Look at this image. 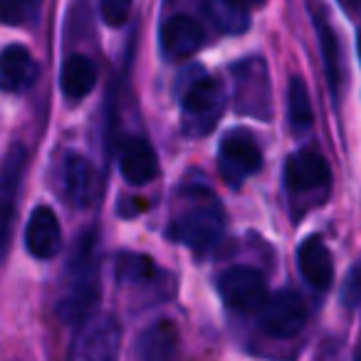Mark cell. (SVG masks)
Returning a JSON list of instances; mask_svg holds the SVG:
<instances>
[{"label":"cell","mask_w":361,"mask_h":361,"mask_svg":"<svg viewBox=\"0 0 361 361\" xmlns=\"http://www.w3.org/2000/svg\"><path fill=\"white\" fill-rule=\"evenodd\" d=\"M97 85V65L87 55H70L62 65L60 87L65 97L70 99H82Z\"/></svg>","instance_id":"cell-18"},{"label":"cell","mask_w":361,"mask_h":361,"mask_svg":"<svg viewBox=\"0 0 361 361\" xmlns=\"http://www.w3.org/2000/svg\"><path fill=\"white\" fill-rule=\"evenodd\" d=\"M203 27L191 16H173L161 27V50L169 60H186L203 47Z\"/></svg>","instance_id":"cell-12"},{"label":"cell","mask_w":361,"mask_h":361,"mask_svg":"<svg viewBox=\"0 0 361 361\" xmlns=\"http://www.w3.org/2000/svg\"><path fill=\"white\" fill-rule=\"evenodd\" d=\"M257 324L265 334L280 336V339H290L302 331L307 322V305L295 290H280L262 305L257 312Z\"/></svg>","instance_id":"cell-6"},{"label":"cell","mask_w":361,"mask_h":361,"mask_svg":"<svg viewBox=\"0 0 361 361\" xmlns=\"http://www.w3.org/2000/svg\"><path fill=\"white\" fill-rule=\"evenodd\" d=\"M121 176L129 180L131 186H144L159 176V159H156L154 146L141 136H131L121 146L119 159Z\"/></svg>","instance_id":"cell-15"},{"label":"cell","mask_w":361,"mask_h":361,"mask_svg":"<svg viewBox=\"0 0 361 361\" xmlns=\"http://www.w3.org/2000/svg\"><path fill=\"white\" fill-rule=\"evenodd\" d=\"M297 262L314 290H326L334 282V262H331V252L324 245L319 235H310L297 250Z\"/></svg>","instance_id":"cell-16"},{"label":"cell","mask_w":361,"mask_h":361,"mask_svg":"<svg viewBox=\"0 0 361 361\" xmlns=\"http://www.w3.org/2000/svg\"><path fill=\"white\" fill-rule=\"evenodd\" d=\"M287 116H290V126L295 131H307L312 126V102L310 92L302 77H292L290 90H287Z\"/></svg>","instance_id":"cell-20"},{"label":"cell","mask_w":361,"mask_h":361,"mask_svg":"<svg viewBox=\"0 0 361 361\" xmlns=\"http://www.w3.org/2000/svg\"><path fill=\"white\" fill-rule=\"evenodd\" d=\"M223 228H226V218H223L221 203L211 193H196L186 211H180V216L171 223L169 235L198 255H206L218 245Z\"/></svg>","instance_id":"cell-1"},{"label":"cell","mask_w":361,"mask_h":361,"mask_svg":"<svg viewBox=\"0 0 361 361\" xmlns=\"http://www.w3.org/2000/svg\"><path fill=\"white\" fill-rule=\"evenodd\" d=\"M226 109V92L216 77L193 80L180 99V124L188 136H206Z\"/></svg>","instance_id":"cell-3"},{"label":"cell","mask_w":361,"mask_h":361,"mask_svg":"<svg viewBox=\"0 0 361 361\" xmlns=\"http://www.w3.org/2000/svg\"><path fill=\"white\" fill-rule=\"evenodd\" d=\"M23 166H25V149L20 144H13L0 166V260L11 250Z\"/></svg>","instance_id":"cell-8"},{"label":"cell","mask_w":361,"mask_h":361,"mask_svg":"<svg viewBox=\"0 0 361 361\" xmlns=\"http://www.w3.org/2000/svg\"><path fill=\"white\" fill-rule=\"evenodd\" d=\"M60 191L75 208H90L102 193L99 171L87 156L70 151L60 161Z\"/></svg>","instance_id":"cell-9"},{"label":"cell","mask_w":361,"mask_h":361,"mask_svg":"<svg viewBox=\"0 0 361 361\" xmlns=\"http://www.w3.org/2000/svg\"><path fill=\"white\" fill-rule=\"evenodd\" d=\"M136 354L141 361H173L178 354V329L173 322L159 319L146 326L136 341Z\"/></svg>","instance_id":"cell-17"},{"label":"cell","mask_w":361,"mask_h":361,"mask_svg":"<svg viewBox=\"0 0 361 361\" xmlns=\"http://www.w3.org/2000/svg\"><path fill=\"white\" fill-rule=\"evenodd\" d=\"M102 11V18H104L109 25L119 27L126 23V18H129V11H131V3H126V0H104L99 6Z\"/></svg>","instance_id":"cell-25"},{"label":"cell","mask_w":361,"mask_h":361,"mask_svg":"<svg viewBox=\"0 0 361 361\" xmlns=\"http://www.w3.org/2000/svg\"><path fill=\"white\" fill-rule=\"evenodd\" d=\"M203 13L208 16V20L218 27L221 32L228 35H238V32H245L250 25V13L240 3H231V0H213L203 6Z\"/></svg>","instance_id":"cell-19"},{"label":"cell","mask_w":361,"mask_h":361,"mask_svg":"<svg viewBox=\"0 0 361 361\" xmlns=\"http://www.w3.org/2000/svg\"><path fill=\"white\" fill-rule=\"evenodd\" d=\"M356 47H359V57H361V30H359V40H356Z\"/></svg>","instance_id":"cell-26"},{"label":"cell","mask_w":361,"mask_h":361,"mask_svg":"<svg viewBox=\"0 0 361 361\" xmlns=\"http://www.w3.org/2000/svg\"><path fill=\"white\" fill-rule=\"evenodd\" d=\"M37 16H40V3L35 0H0V23L3 25H32Z\"/></svg>","instance_id":"cell-23"},{"label":"cell","mask_w":361,"mask_h":361,"mask_svg":"<svg viewBox=\"0 0 361 361\" xmlns=\"http://www.w3.org/2000/svg\"><path fill=\"white\" fill-rule=\"evenodd\" d=\"M238 75V109L270 119V82L262 60H245L235 67Z\"/></svg>","instance_id":"cell-11"},{"label":"cell","mask_w":361,"mask_h":361,"mask_svg":"<svg viewBox=\"0 0 361 361\" xmlns=\"http://www.w3.org/2000/svg\"><path fill=\"white\" fill-rule=\"evenodd\" d=\"M341 302H344V307H349V310L359 307V302H361V260L346 272L344 282H341Z\"/></svg>","instance_id":"cell-24"},{"label":"cell","mask_w":361,"mask_h":361,"mask_svg":"<svg viewBox=\"0 0 361 361\" xmlns=\"http://www.w3.org/2000/svg\"><path fill=\"white\" fill-rule=\"evenodd\" d=\"M317 30H319V50H322V60H324V72H326V82H329V90L336 94V85H339V40H336L334 30L326 25L324 18H317Z\"/></svg>","instance_id":"cell-21"},{"label":"cell","mask_w":361,"mask_h":361,"mask_svg":"<svg viewBox=\"0 0 361 361\" xmlns=\"http://www.w3.org/2000/svg\"><path fill=\"white\" fill-rule=\"evenodd\" d=\"M99 305V285H97V270L92 262V238L77 243V252L72 255L70 287L57 305V317L67 324H82L94 314Z\"/></svg>","instance_id":"cell-2"},{"label":"cell","mask_w":361,"mask_h":361,"mask_svg":"<svg viewBox=\"0 0 361 361\" xmlns=\"http://www.w3.org/2000/svg\"><path fill=\"white\" fill-rule=\"evenodd\" d=\"M221 297L231 310L238 312H260L267 302V282L260 270L250 265L228 267L221 275Z\"/></svg>","instance_id":"cell-7"},{"label":"cell","mask_w":361,"mask_h":361,"mask_svg":"<svg viewBox=\"0 0 361 361\" xmlns=\"http://www.w3.org/2000/svg\"><path fill=\"white\" fill-rule=\"evenodd\" d=\"M260 166H262V151L257 146V141L252 139L250 131L235 129L223 136L221 149H218V169H221L223 178L231 186L243 183L247 176L260 171Z\"/></svg>","instance_id":"cell-4"},{"label":"cell","mask_w":361,"mask_h":361,"mask_svg":"<svg viewBox=\"0 0 361 361\" xmlns=\"http://www.w3.org/2000/svg\"><path fill=\"white\" fill-rule=\"evenodd\" d=\"M121 344V326L114 317H97L85 326L70 361H116Z\"/></svg>","instance_id":"cell-10"},{"label":"cell","mask_w":361,"mask_h":361,"mask_svg":"<svg viewBox=\"0 0 361 361\" xmlns=\"http://www.w3.org/2000/svg\"><path fill=\"white\" fill-rule=\"evenodd\" d=\"M37 62L23 45H8L0 52V90L18 94L35 85Z\"/></svg>","instance_id":"cell-14"},{"label":"cell","mask_w":361,"mask_h":361,"mask_svg":"<svg viewBox=\"0 0 361 361\" xmlns=\"http://www.w3.org/2000/svg\"><path fill=\"white\" fill-rule=\"evenodd\" d=\"M329 164L324 156L312 149H302L292 154L285 164V186L292 201H305V196L319 193L324 196L329 188Z\"/></svg>","instance_id":"cell-5"},{"label":"cell","mask_w":361,"mask_h":361,"mask_svg":"<svg viewBox=\"0 0 361 361\" xmlns=\"http://www.w3.org/2000/svg\"><path fill=\"white\" fill-rule=\"evenodd\" d=\"M156 275L154 262L146 255H136V252H124L116 257V280L124 285H141L149 282Z\"/></svg>","instance_id":"cell-22"},{"label":"cell","mask_w":361,"mask_h":361,"mask_svg":"<svg viewBox=\"0 0 361 361\" xmlns=\"http://www.w3.org/2000/svg\"><path fill=\"white\" fill-rule=\"evenodd\" d=\"M25 245L40 260H50L62 247V231L55 211L47 206H37L30 213L25 226Z\"/></svg>","instance_id":"cell-13"}]
</instances>
